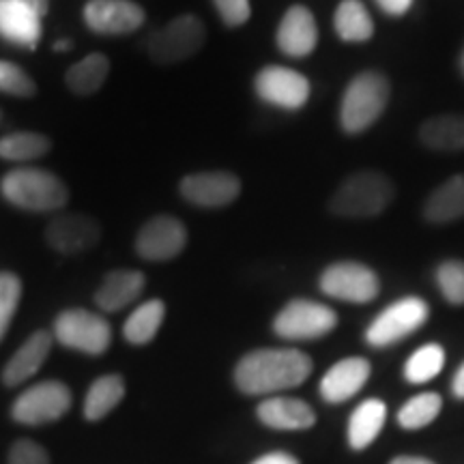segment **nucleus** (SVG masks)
Listing matches in <instances>:
<instances>
[{
	"label": "nucleus",
	"instance_id": "f257e3e1",
	"mask_svg": "<svg viewBox=\"0 0 464 464\" xmlns=\"http://www.w3.org/2000/svg\"><path fill=\"white\" fill-rule=\"evenodd\" d=\"M312 372V359L297 348H258L235 368V385L246 396H265L299 387Z\"/></svg>",
	"mask_w": 464,
	"mask_h": 464
},
{
	"label": "nucleus",
	"instance_id": "f03ea898",
	"mask_svg": "<svg viewBox=\"0 0 464 464\" xmlns=\"http://www.w3.org/2000/svg\"><path fill=\"white\" fill-rule=\"evenodd\" d=\"M0 191L9 205L34 213L58 211L69 200L63 179L42 168H14L0 181Z\"/></svg>",
	"mask_w": 464,
	"mask_h": 464
},
{
	"label": "nucleus",
	"instance_id": "7ed1b4c3",
	"mask_svg": "<svg viewBox=\"0 0 464 464\" xmlns=\"http://www.w3.org/2000/svg\"><path fill=\"white\" fill-rule=\"evenodd\" d=\"M393 183L376 170L351 174L329 198V211L338 218H374L392 205Z\"/></svg>",
	"mask_w": 464,
	"mask_h": 464
},
{
	"label": "nucleus",
	"instance_id": "20e7f679",
	"mask_svg": "<svg viewBox=\"0 0 464 464\" xmlns=\"http://www.w3.org/2000/svg\"><path fill=\"white\" fill-rule=\"evenodd\" d=\"M390 102V82L379 72H362L351 80L340 102V125L346 133L370 130Z\"/></svg>",
	"mask_w": 464,
	"mask_h": 464
},
{
	"label": "nucleus",
	"instance_id": "39448f33",
	"mask_svg": "<svg viewBox=\"0 0 464 464\" xmlns=\"http://www.w3.org/2000/svg\"><path fill=\"white\" fill-rule=\"evenodd\" d=\"M54 340L72 351L97 357L103 355L112 344V327L95 312L72 307L56 316Z\"/></svg>",
	"mask_w": 464,
	"mask_h": 464
},
{
	"label": "nucleus",
	"instance_id": "423d86ee",
	"mask_svg": "<svg viewBox=\"0 0 464 464\" xmlns=\"http://www.w3.org/2000/svg\"><path fill=\"white\" fill-rule=\"evenodd\" d=\"M207 42V28L200 17L185 14L174 17L158 33H153L147 42V54L160 65H174L188 61L202 50Z\"/></svg>",
	"mask_w": 464,
	"mask_h": 464
},
{
	"label": "nucleus",
	"instance_id": "0eeeda50",
	"mask_svg": "<svg viewBox=\"0 0 464 464\" xmlns=\"http://www.w3.org/2000/svg\"><path fill=\"white\" fill-rule=\"evenodd\" d=\"M72 409V390L61 381H44L22 392L11 406V417L22 426H44L61 420Z\"/></svg>",
	"mask_w": 464,
	"mask_h": 464
},
{
	"label": "nucleus",
	"instance_id": "6e6552de",
	"mask_svg": "<svg viewBox=\"0 0 464 464\" xmlns=\"http://www.w3.org/2000/svg\"><path fill=\"white\" fill-rule=\"evenodd\" d=\"M338 324V314L324 304L293 299L277 312L274 332L284 340H318Z\"/></svg>",
	"mask_w": 464,
	"mask_h": 464
},
{
	"label": "nucleus",
	"instance_id": "1a4fd4ad",
	"mask_svg": "<svg viewBox=\"0 0 464 464\" xmlns=\"http://www.w3.org/2000/svg\"><path fill=\"white\" fill-rule=\"evenodd\" d=\"M430 316L428 304L420 297H404L387 305L365 329V342L374 348L392 346L421 327Z\"/></svg>",
	"mask_w": 464,
	"mask_h": 464
},
{
	"label": "nucleus",
	"instance_id": "9d476101",
	"mask_svg": "<svg viewBox=\"0 0 464 464\" xmlns=\"http://www.w3.org/2000/svg\"><path fill=\"white\" fill-rule=\"evenodd\" d=\"M321 290L329 297L348 301V304H370L379 295L381 282L368 265L342 260L323 271Z\"/></svg>",
	"mask_w": 464,
	"mask_h": 464
},
{
	"label": "nucleus",
	"instance_id": "9b49d317",
	"mask_svg": "<svg viewBox=\"0 0 464 464\" xmlns=\"http://www.w3.org/2000/svg\"><path fill=\"white\" fill-rule=\"evenodd\" d=\"M188 246V228L179 218H150L136 235V254L149 263H166L177 258Z\"/></svg>",
	"mask_w": 464,
	"mask_h": 464
},
{
	"label": "nucleus",
	"instance_id": "f8f14e48",
	"mask_svg": "<svg viewBox=\"0 0 464 464\" xmlns=\"http://www.w3.org/2000/svg\"><path fill=\"white\" fill-rule=\"evenodd\" d=\"M254 91L265 103L282 110H299L310 100L312 84L304 73L295 69L269 65L260 69L254 78Z\"/></svg>",
	"mask_w": 464,
	"mask_h": 464
},
{
	"label": "nucleus",
	"instance_id": "ddd939ff",
	"mask_svg": "<svg viewBox=\"0 0 464 464\" xmlns=\"http://www.w3.org/2000/svg\"><path fill=\"white\" fill-rule=\"evenodd\" d=\"M179 191L189 205L200 208H222L239 198L241 179L226 170L194 172L181 179Z\"/></svg>",
	"mask_w": 464,
	"mask_h": 464
},
{
	"label": "nucleus",
	"instance_id": "4468645a",
	"mask_svg": "<svg viewBox=\"0 0 464 464\" xmlns=\"http://www.w3.org/2000/svg\"><path fill=\"white\" fill-rule=\"evenodd\" d=\"M102 239V224L84 213H63L45 226V243L58 254L78 256Z\"/></svg>",
	"mask_w": 464,
	"mask_h": 464
},
{
	"label": "nucleus",
	"instance_id": "2eb2a0df",
	"mask_svg": "<svg viewBox=\"0 0 464 464\" xmlns=\"http://www.w3.org/2000/svg\"><path fill=\"white\" fill-rule=\"evenodd\" d=\"M82 17L95 34L116 37L138 31L147 20V14L131 0H89Z\"/></svg>",
	"mask_w": 464,
	"mask_h": 464
},
{
	"label": "nucleus",
	"instance_id": "dca6fc26",
	"mask_svg": "<svg viewBox=\"0 0 464 464\" xmlns=\"http://www.w3.org/2000/svg\"><path fill=\"white\" fill-rule=\"evenodd\" d=\"M276 44L282 54L290 58L310 56L318 44V24L314 14L304 5L288 7L280 26H277Z\"/></svg>",
	"mask_w": 464,
	"mask_h": 464
},
{
	"label": "nucleus",
	"instance_id": "f3484780",
	"mask_svg": "<svg viewBox=\"0 0 464 464\" xmlns=\"http://www.w3.org/2000/svg\"><path fill=\"white\" fill-rule=\"evenodd\" d=\"M42 15L20 0H0V37L17 48L37 50L42 42Z\"/></svg>",
	"mask_w": 464,
	"mask_h": 464
},
{
	"label": "nucleus",
	"instance_id": "a211bd4d",
	"mask_svg": "<svg viewBox=\"0 0 464 464\" xmlns=\"http://www.w3.org/2000/svg\"><path fill=\"white\" fill-rule=\"evenodd\" d=\"M370 363L363 357L342 359L323 376L321 396L324 402L340 404L351 400L368 382Z\"/></svg>",
	"mask_w": 464,
	"mask_h": 464
},
{
	"label": "nucleus",
	"instance_id": "6ab92c4d",
	"mask_svg": "<svg viewBox=\"0 0 464 464\" xmlns=\"http://www.w3.org/2000/svg\"><path fill=\"white\" fill-rule=\"evenodd\" d=\"M54 335L50 332H34L24 344L15 351V355L9 359L3 368V382L7 387H17L42 370V365L48 359L52 351Z\"/></svg>",
	"mask_w": 464,
	"mask_h": 464
},
{
	"label": "nucleus",
	"instance_id": "aec40b11",
	"mask_svg": "<svg viewBox=\"0 0 464 464\" xmlns=\"http://www.w3.org/2000/svg\"><path fill=\"white\" fill-rule=\"evenodd\" d=\"M147 277L140 271L133 269H116L106 276L102 286L95 293V304L102 312L114 314V312L125 310L133 301L142 295Z\"/></svg>",
	"mask_w": 464,
	"mask_h": 464
},
{
	"label": "nucleus",
	"instance_id": "412c9836",
	"mask_svg": "<svg viewBox=\"0 0 464 464\" xmlns=\"http://www.w3.org/2000/svg\"><path fill=\"white\" fill-rule=\"evenodd\" d=\"M256 413L265 426L276 428V430H305L316 421L312 406L297 398H266L258 404Z\"/></svg>",
	"mask_w": 464,
	"mask_h": 464
},
{
	"label": "nucleus",
	"instance_id": "4be33fe9",
	"mask_svg": "<svg viewBox=\"0 0 464 464\" xmlns=\"http://www.w3.org/2000/svg\"><path fill=\"white\" fill-rule=\"evenodd\" d=\"M423 218L430 224H451L464 218V174L448 179L428 196Z\"/></svg>",
	"mask_w": 464,
	"mask_h": 464
},
{
	"label": "nucleus",
	"instance_id": "5701e85b",
	"mask_svg": "<svg viewBox=\"0 0 464 464\" xmlns=\"http://www.w3.org/2000/svg\"><path fill=\"white\" fill-rule=\"evenodd\" d=\"M420 140L440 153L464 150V114H439L420 127Z\"/></svg>",
	"mask_w": 464,
	"mask_h": 464
},
{
	"label": "nucleus",
	"instance_id": "b1692460",
	"mask_svg": "<svg viewBox=\"0 0 464 464\" xmlns=\"http://www.w3.org/2000/svg\"><path fill=\"white\" fill-rule=\"evenodd\" d=\"M335 34L346 44H365L372 39L374 22L362 0H342L334 15Z\"/></svg>",
	"mask_w": 464,
	"mask_h": 464
},
{
	"label": "nucleus",
	"instance_id": "393cba45",
	"mask_svg": "<svg viewBox=\"0 0 464 464\" xmlns=\"http://www.w3.org/2000/svg\"><path fill=\"white\" fill-rule=\"evenodd\" d=\"M387 406L381 400H365L355 409L348 421V443L353 450H365L379 437L385 426Z\"/></svg>",
	"mask_w": 464,
	"mask_h": 464
},
{
	"label": "nucleus",
	"instance_id": "a878e982",
	"mask_svg": "<svg viewBox=\"0 0 464 464\" xmlns=\"http://www.w3.org/2000/svg\"><path fill=\"white\" fill-rule=\"evenodd\" d=\"M110 75V58L106 54H89L82 61H78L75 65L67 69L65 73V84L73 95L89 97L95 95L97 91L106 84Z\"/></svg>",
	"mask_w": 464,
	"mask_h": 464
},
{
	"label": "nucleus",
	"instance_id": "bb28decb",
	"mask_svg": "<svg viewBox=\"0 0 464 464\" xmlns=\"http://www.w3.org/2000/svg\"><path fill=\"white\" fill-rule=\"evenodd\" d=\"M166 318V304L161 299H150L144 301L127 316L123 324V335L125 340L133 346H144L149 342L155 340L161 323Z\"/></svg>",
	"mask_w": 464,
	"mask_h": 464
},
{
	"label": "nucleus",
	"instance_id": "cd10ccee",
	"mask_svg": "<svg viewBox=\"0 0 464 464\" xmlns=\"http://www.w3.org/2000/svg\"><path fill=\"white\" fill-rule=\"evenodd\" d=\"M125 398V381L121 374L100 376L89 387L84 400V417L89 421H100L110 415V411L116 409Z\"/></svg>",
	"mask_w": 464,
	"mask_h": 464
},
{
	"label": "nucleus",
	"instance_id": "c85d7f7f",
	"mask_svg": "<svg viewBox=\"0 0 464 464\" xmlns=\"http://www.w3.org/2000/svg\"><path fill=\"white\" fill-rule=\"evenodd\" d=\"M52 147L50 138L39 131H15L0 138V160L33 161L44 158Z\"/></svg>",
	"mask_w": 464,
	"mask_h": 464
},
{
	"label": "nucleus",
	"instance_id": "c756f323",
	"mask_svg": "<svg viewBox=\"0 0 464 464\" xmlns=\"http://www.w3.org/2000/svg\"><path fill=\"white\" fill-rule=\"evenodd\" d=\"M445 365V351L440 344H426L417 348L409 362L404 365L406 381L413 385H423V382L437 379Z\"/></svg>",
	"mask_w": 464,
	"mask_h": 464
},
{
	"label": "nucleus",
	"instance_id": "7c9ffc66",
	"mask_svg": "<svg viewBox=\"0 0 464 464\" xmlns=\"http://www.w3.org/2000/svg\"><path fill=\"white\" fill-rule=\"evenodd\" d=\"M440 406H443V400H440L439 393L426 392L420 393V396L411 398L398 413V423L406 430H420V428L428 426V423L437 420L440 413Z\"/></svg>",
	"mask_w": 464,
	"mask_h": 464
},
{
	"label": "nucleus",
	"instance_id": "2f4dec72",
	"mask_svg": "<svg viewBox=\"0 0 464 464\" xmlns=\"http://www.w3.org/2000/svg\"><path fill=\"white\" fill-rule=\"evenodd\" d=\"M434 277L440 295L451 305H464V260H443Z\"/></svg>",
	"mask_w": 464,
	"mask_h": 464
},
{
	"label": "nucleus",
	"instance_id": "473e14b6",
	"mask_svg": "<svg viewBox=\"0 0 464 464\" xmlns=\"http://www.w3.org/2000/svg\"><path fill=\"white\" fill-rule=\"evenodd\" d=\"M22 299V282L11 271H0V342L7 335Z\"/></svg>",
	"mask_w": 464,
	"mask_h": 464
},
{
	"label": "nucleus",
	"instance_id": "72a5a7b5",
	"mask_svg": "<svg viewBox=\"0 0 464 464\" xmlns=\"http://www.w3.org/2000/svg\"><path fill=\"white\" fill-rule=\"evenodd\" d=\"M0 92H7L11 97H31L37 92V84L20 65L0 61Z\"/></svg>",
	"mask_w": 464,
	"mask_h": 464
},
{
	"label": "nucleus",
	"instance_id": "f704fd0d",
	"mask_svg": "<svg viewBox=\"0 0 464 464\" xmlns=\"http://www.w3.org/2000/svg\"><path fill=\"white\" fill-rule=\"evenodd\" d=\"M7 464H50V456L37 440L20 439L11 445Z\"/></svg>",
	"mask_w": 464,
	"mask_h": 464
},
{
	"label": "nucleus",
	"instance_id": "c9c22d12",
	"mask_svg": "<svg viewBox=\"0 0 464 464\" xmlns=\"http://www.w3.org/2000/svg\"><path fill=\"white\" fill-rule=\"evenodd\" d=\"M213 5H216L224 24L230 28L243 26L249 20V15H252V5H249V0H213Z\"/></svg>",
	"mask_w": 464,
	"mask_h": 464
},
{
	"label": "nucleus",
	"instance_id": "e433bc0d",
	"mask_svg": "<svg viewBox=\"0 0 464 464\" xmlns=\"http://www.w3.org/2000/svg\"><path fill=\"white\" fill-rule=\"evenodd\" d=\"M374 3L379 5L382 14H387L392 17H400V15H404L411 7H413L415 0H374Z\"/></svg>",
	"mask_w": 464,
	"mask_h": 464
},
{
	"label": "nucleus",
	"instance_id": "4c0bfd02",
	"mask_svg": "<svg viewBox=\"0 0 464 464\" xmlns=\"http://www.w3.org/2000/svg\"><path fill=\"white\" fill-rule=\"evenodd\" d=\"M252 464H299V460L295 456L284 454V451H274V454L258 458V460H254Z\"/></svg>",
	"mask_w": 464,
	"mask_h": 464
},
{
	"label": "nucleus",
	"instance_id": "58836bf2",
	"mask_svg": "<svg viewBox=\"0 0 464 464\" xmlns=\"http://www.w3.org/2000/svg\"><path fill=\"white\" fill-rule=\"evenodd\" d=\"M451 392H454L456 398L464 400V363L458 368V372L454 374V381H451Z\"/></svg>",
	"mask_w": 464,
	"mask_h": 464
},
{
	"label": "nucleus",
	"instance_id": "ea45409f",
	"mask_svg": "<svg viewBox=\"0 0 464 464\" xmlns=\"http://www.w3.org/2000/svg\"><path fill=\"white\" fill-rule=\"evenodd\" d=\"M20 3H24L26 7H31L34 14L42 17L50 11V0H20Z\"/></svg>",
	"mask_w": 464,
	"mask_h": 464
},
{
	"label": "nucleus",
	"instance_id": "a19ab883",
	"mask_svg": "<svg viewBox=\"0 0 464 464\" xmlns=\"http://www.w3.org/2000/svg\"><path fill=\"white\" fill-rule=\"evenodd\" d=\"M390 464H434L430 460H426V458H413V456H400V458H393Z\"/></svg>",
	"mask_w": 464,
	"mask_h": 464
},
{
	"label": "nucleus",
	"instance_id": "79ce46f5",
	"mask_svg": "<svg viewBox=\"0 0 464 464\" xmlns=\"http://www.w3.org/2000/svg\"><path fill=\"white\" fill-rule=\"evenodd\" d=\"M72 42H69V39H58V42L54 44V50L56 52H69L72 50Z\"/></svg>",
	"mask_w": 464,
	"mask_h": 464
},
{
	"label": "nucleus",
	"instance_id": "37998d69",
	"mask_svg": "<svg viewBox=\"0 0 464 464\" xmlns=\"http://www.w3.org/2000/svg\"><path fill=\"white\" fill-rule=\"evenodd\" d=\"M460 69H462V73H464V50H462V54H460Z\"/></svg>",
	"mask_w": 464,
	"mask_h": 464
}]
</instances>
